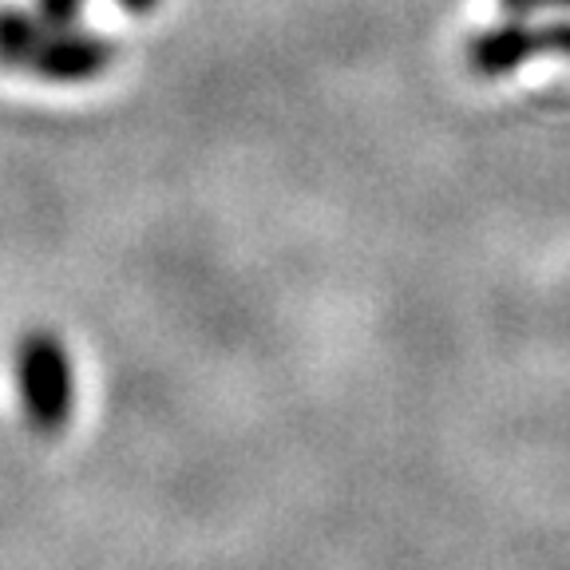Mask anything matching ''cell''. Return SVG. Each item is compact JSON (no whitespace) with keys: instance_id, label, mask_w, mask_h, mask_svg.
<instances>
[{"instance_id":"obj_1","label":"cell","mask_w":570,"mask_h":570,"mask_svg":"<svg viewBox=\"0 0 570 570\" xmlns=\"http://www.w3.org/2000/svg\"><path fill=\"white\" fill-rule=\"evenodd\" d=\"M17 381L24 412L40 432H56L68 424L71 412V365L60 341L48 333L24 337L17 356Z\"/></svg>"},{"instance_id":"obj_2","label":"cell","mask_w":570,"mask_h":570,"mask_svg":"<svg viewBox=\"0 0 570 570\" xmlns=\"http://www.w3.org/2000/svg\"><path fill=\"white\" fill-rule=\"evenodd\" d=\"M543 52H559L570 60V20H547V24L508 20V24H495L468 40L463 60L475 76L495 80V76H508V71L523 68L531 56Z\"/></svg>"},{"instance_id":"obj_3","label":"cell","mask_w":570,"mask_h":570,"mask_svg":"<svg viewBox=\"0 0 570 570\" xmlns=\"http://www.w3.org/2000/svg\"><path fill=\"white\" fill-rule=\"evenodd\" d=\"M116 48L96 36H76V32H56L52 24H36L32 40L20 52L17 68H28L45 80H91L99 71H107Z\"/></svg>"},{"instance_id":"obj_4","label":"cell","mask_w":570,"mask_h":570,"mask_svg":"<svg viewBox=\"0 0 570 570\" xmlns=\"http://www.w3.org/2000/svg\"><path fill=\"white\" fill-rule=\"evenodd\" d=\"M76 9H80V0H40V12H45V24L52 28H68L76 20Z\"/></svg>"},{"instance_id":"obj_5","label":"cell","mask_w":570,"mask_h":570,"mask_svg":"<svg viewBox=\"0 0 570 570\" xmlns=\"http://www.w3.org/2000/svg\"><path fill=\"white\" fill-rule=\"evenodd\" d=\"M503 12L511 17H531V12H559V9H570V0H499Z\"/></svg>"},{"instance_id":"obj_6","label":"cell","mask_w":570,"mask_h":570,"mask_svg":"<svg viewBox=\"0 0 570 570\" xmlns=\"http://www.w3.org/2000/svg\"><path fill=\"white\" fill-rule=\"evenodd\" d=\"M119 4H124L127 12H147L155 4V0H119Z\"/></svg>"}]
</instances>
